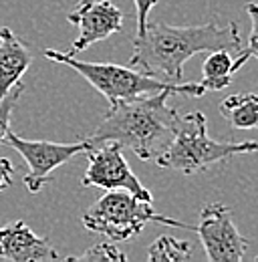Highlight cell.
<instances>
[{"mask_svg": "<svg viewBox=\"0 0 258 262\" xmlns=\"http://www.w3.org/2000/svg\"><path fill=\"white\" fill-rule=\"evenodd\" d=\"M31 63V47L8 27L0 29V99L23 83V75L29 71Z\"/></svg>", "mask_w": 258, "mask_h": 262, "instance_id": "8fae6325", "label": "cell"}, {"mask_svg": "<svg viewBox=\"0 0 258 262\" xmlns=\"http://www.w3.org/2000/svg\"><path fill=\"white\" fill-rule=\"evenodd\" d=\"M12 180H14V165H12L10 160L0 158V192L10 188Z\"/></svg>", "mask_w": 258, "mask_h": 262, "instance_id": "d6986e66", "label": "cell"}, {"mask_svg": "<svg viewBox=\"0 0 258 262\" xmlns=\"http://www.w3.org/2000/svg\"><path fill=\"white\" fill-rule=\"evenodd\" d=\"M0 258L12 262H47L57 260L59 252L49 238L38 236L27 222L14 220L0 228Z\"/></svg>", "mask_w": 258, "mask_h": 262, "instance_id": "30bf717a", "label": "cell"}, {"mask_svg": "<svg viewBox=\"0 0 258 262\" xmlns=\"http://www.w3.org/2000/svg\"><path fill=\"white\" fill-rule=\"evenodd\" d=\"M87 171L81 180L85 188L101 190H125L145 202H154L152 192L139 182V178L131 171L127 160L123 156V147L117 141H99L91 143L85 151Z\"/></svg>", "mask_w": 258, "mask_h": 262, "instance_id": "8992f818", "label": "cell"}, {"mask_svg": "<svg viewBox=\"0 0 258 262\" xmlns=\"http://www.w3.org/2000/svg\"><path fill=\"white\" fill-rule=\"evenodd\" d=\"M42 55L53 63H61L77 71L93 89H97L107 99L109 105L115 101H129V99L154 95L161 91H167L171 95H188V97H202L206 93L202 83H169L158 77L145 75L135 67L79 61L75 59V55L53 51V49H45Z\"/></svg>", "mask_w": 258, "mask_h": 262, "instance_id": "3957f363", "label": "cell"}, {"mask_svg": "<svg viewBox=\"0 0 258 262\" xmlns=\"http://www.w3.org/2000/svg\"><path fill=\"white\" fill-rule=\"evenodd\" d=\"M133 2H135V10H137V33L135 34H141L145 31V25L149 20V12L158 4V0H133Z\"/></svg>", "mask_w": 258, "mask_h": 262, "instance_id": "ac0fdd59", "label": "cell"}, {"mask_svg": "<svg viewBox=\"0 0 258 262\" xmlns=\"http://www.w3.org/2000/svg\"><path fill=\"white\" fill-rule=\"evenodd\" d=\"M69 260H81V262H125L127 260V254L121 252L117 246L109 244V242H103V244H95L91 246L89 250L81 252L79 256H73Z\"/></svg>", "mask_w": 258, "mask_h": 262, "instance_id": "9a60e30c", "label": "cell"}, {"mask_svg": "<svg viewBox=\"0 0 258 262\" xmlns=\"http://www.w3.org/2000/svg\"><path fill=\"white\" fill-rule=\"evenodd\" d=\"M198 232L210 262H240L246 254L248 240L238 232L232 220V208L212 202L202 208Z\"/></svg>", "mask_w": 258, "mask_h": 262, "instance_id": "ba28073f", "label": "cell"}, {"mask_svg": "<svg viewBox=\"0 0 258 262\" xmlns=\"http://www.w3.org/2000/svg\"><path fill=\"white\" fill-rule=\"evenodd\" d=\"M4 143L10 145L14 151H18L29 165V171L23 182L31 194H38L42 186L51 182V176L57 167L67 164L77 154H85L91 147L89 139L77 143H57L45 139H27L12 131H8Z\"/></svg>", "mask_w": 258, "mask_h": 262, "instance_id": "52a82bcc", "label": "cell"}, {"mask_svg": "<svg viewBox=\"0 0 258 262\" xmlns=\"http://www.w3.org/2000/svg\"><path fill=\"white\" fill-rule=\"evenodd\" d=\"M169 95L161 91L111 103L89 141H117L143 162L156 160L171 143L180 119L178 109L167 103Z\"/></svg>", "mask_w": 258, "mask_h": 262, "instance_id": "7a4b0ae2", "label": "cell"}, {"mask_svg": "<svg viewBox=\"0 0 258 262\" xmlns=\"http://www.w3.org/2000/svg\"><path fill=\"white\" fill-rule=\"evenodd\" d=\"M67 20L79 27V36L73 40L69 55L83 53L91 45L121 33L123 29V12L111 0H79Z\"/></svg>", "mask_w": 258, "mask_h": 262, "instance_id": "9c48e42d", "label": "cell"}, {"mask_svg": "<svg viewBox=\"0 0 258 262\" xmlns=\"http://www.w3.org/2000/svg\"><path fill=\"white\" fill-rule=\"evenodd\" d=\"M220 113L232 129H258V95L236 93L220 103Z\"/></svg>", "mask_w": 258, "mask_h": 262, "instance_id": "4fadbf2b", "label": "cell"}, {"mask_svg": "<svg viewBox=\"0 0 258 262\" xmlns=\"http://www.w3.org/2000/svg\"><path fill=\"white\" fill-rule=\"evenodd\" d=\"M246 12H248V16L252 20V29H250V34H248V45L242 51L248 53V57L258 61V4L248 2L246 4Z\"/></svg>", "mask_w": 258, "mask_h": 262, "instance_id": "e0dca14e", "label": "cell"}, {"mask_svg": "<svg viewBox=\"0 0 258 262\" xmlns=\"http://www.w3.org/2000/svg\"><path fill=\"white\" fill-rule=\"evenodd\" d=\"M258 151V141H216L208 135V121L202 111L180 115L176 135L167 149L156 158V164L182 173L204 171L232 156Z\"/></svg>", "mask_w": 258, "mask_h": 262, "instance_id": "277c9868", "label": "cell"}, {"mask_svg": "<svg viewBox=\"0 0 258 262\" xmlns=\"http://www.w3.org/2000/svg\"><path fill=\"white\" fill-rule=\"evenodd\" d=\"M220 49L232 53H240L244 49L236 23L222 27L216 20H210L206 25L174 27L161 20H147L145 31L133 38L129 67L169 83H182L188 59L198 53H212Z\"/></svg>", "mask_w": 258, "mask_h": 262, "instance_id": "6da1fadb", "label": "cell"}, {"mask_svg": "<svg viewBox=\"0 0 258 262\" xmlns=\"http://www.w3.org/2000/svg\"><path fill=\"white\" fill-rule=\"evenodd\" d=\"M23 91H25V85L18 83L12 91H8L6 97L0 99V143H4V139L10 131V117H12V111H14L18 99L23 95Z\"/></svg>", "mask_w": 258, "mask_h": 262, "instance_id": "2e32d148", "label": "cell"}, {"mask_svg": "<svg viewBox=\"0 0 258 262\" xmlns=\"http://www.w3.org/2000/svg\"><path fill=\"white\" fill-rule=\"evenodd\" d=\"M192 256V244L178 240L169 234L156 238L147 250V258L154 262H184Z\"/></svg>", "mask_w": 258, "mask_h": 262, "instance_id": "5bb4252c", "label": "cell"}, {"mask_svg": "<svg viewBox=\"0 0 258 262\" xmlns=\"http://www.w3.org/2000/svg\"><path fill=\"white\" fill-rule=\"evenodd\" d=\"M248 53L240 51V55L236 59H232V51H212L208 55V59L202 65V85L206 91H222L232 83V77L246 65L248 61Z\"/></svg>", "mask_w": 258, "mask_h": 262, "instance_id": "7c38bea8", "label": "cell"}, {"mask_svg": "<svg viewBox=\"0 0 258 262\" xmlns=\"http://www.w3.org/2000/svg\"><path fill=\"white\" fill-rule=\"evenodd\" d=\"M81 222L89 232L103 234L115 242L139 236L149 222L174 228L196 230V226H190L186 222L161 216L154 210L152 202H145L125 190H107L105 196H101L85 210Z\"/></svg>", "mask_w": 258, "mask_h": 262, "instance_id": "5b68a950", "label": "cell"}]
</instances>
